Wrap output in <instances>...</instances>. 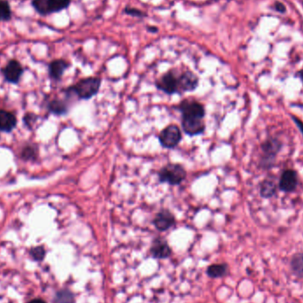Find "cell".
<instances>
[{"label": "cell", "mask_w": 303, "mask_h": 303, "mask_svg": "<svg viewBox=\"0 0 303 303\" xmlns=\"http://www.w3.org/2000/svg\"><path fill=\"white\" fill-rule=\"evenodd\" d=\"M17 119L10 112L0 109V131L10 132L16 126Z\"/></svg>", "instance_id": "cell-13"}, {"label": "cell", "mask_w": 303, "mask_h": 303, "mask_svg": "<svg viewBox=\"0 0 303 303\" xmlns=\"http://www.w3.org/2000/svg\"><path fill=\"white\" fill-rule=\"evenodd\" d=\"M101 79L98 77H87L80 80L78 83L68 89V92L74 93L81 99H90L99 91Z\"/></svg>", "instance_id": "cell-1"}, {"label": "cell", "mask_w": 303, "mask_h": 303, "mask_svg": "<svg viewBox=\"0 0 303 303\" xmlns=\"http://www.w3.org/2000/svg\"><path fill=\"white\" fill-rule=\"evenodd\" d=\"M282 148V143L276 137L268 138L262 145L263 155L260 161V166L264 170H269L274 166L277 155Z\"/></svg>", "instance_id": "cell-2"}, {"label": "cell", "mask_w": 303, "mask_h": 303, "mask_svg": "<svg viewBox=\"0 0 303 303\" xmlns=\"http://www.w3.org/2000/svg\"><path fill=\"white\" fill-rule=\"evenodd\" d=\"M30 254H31L32 257H33L35 260H37V261H41V260L44 259L45 251H44L43 246H37V247H35V248L31 250Z\"/></svg>", "instance_id": "cell-23"}, {"label": "cell", "mask_w": 303, "mask_h": 303, "mask_svg": "<svg viewBox=\"0 0 303 303\" xmlns=\"http://www.w3.org/2000/svg\"><path fill=\"white\" fill-rule=\"evenodd\" d=\"M227 269L226 264H214L208 267L207 273L210 278H221L227 273Z\"/></svg>", "instance_id": "cell-17"}, {"label": "cell", "mask_w": 303, "mask_h": 303, "mask_svg": "<svg viewBox=\"0 0 303 303\" xmlns=\"http://www.w3.org/2000/svg\"><path fill=\"white\" fill-rule=\"evenodd\" d=\"M292 119H293L294 123L296 124V126L299 128L300 132H302V134L303 135V122H302L298 117H296V116H294V115L292 116Z\"/></svg>", "instance_id": "cell-27"}, {"label": "cell", "mask_w": 303, "mask_h": 303, "mask_svg": "<svg viewBox=\"0 0 303 303\" xmlns=\"http://www.w3.org/2000/svg\"><path fill=\"white\" fill-rule=\"evenodd\" d=\"M12 17L10 5L6 0H0V21H7Z\"/></svg>", "instance_id": "cell-20"}, {"label": "cell", "mask_w": 303, "mask_h": 303, "mask_svg": "<svg viewBox=\"0 0 303 303\" xmlns=\"http://www.w3.org/2000/svg\"><path fill=\"white\" fill-rule=\"evenodd\" d=\"M69 66V64L63 59L54 60L49 66L50 76L54 80H59Z\"/></svg>", "instance_id": "cell-14"}, {"label": "cell", "mask_w": 303, "mask_h": 303, "mask_svg": "<svg viewBox=\"0 0 303 303\" xmlns=\"http://www.w3.org/2000/svg\"><path fill=\"white\" fill-rule=\"evenodd\" d=\"M151 254L157 259H165L171 254V248L166 240L157 238L152 241L151 246Z\"/></svg>", "instance_id": "cell-11"}, {"label": "cell", "mask_w": 303, "mask_h": 303, "mask_svg": "<svg viewBox=\"0 0 303 303\" xmlns=\"http://www.w3.org/2000/svg\"><path fill=\"white\" fill-rule=\"evenodd\" d=\"M29 303H46L45 302H44L43 300H40V299H37V300H33V301H31Z\"/></svg>", "instance_id": "cell-28"}, {"label": "cell", "mask_w": 303, "mask_h": 303, "mask_svg": "<svg viewBox=\"0 0 303 303\" xmlns=\"http://www.w3.org/2000/svg\"><path fill=\"white\" fill-rule=\"evenodd\" d=\"M32 5L40 15H49L47 7V0H32Z\"/></svg>", "instance_id": "cell-22"}, {"label": "cell", "mask_w": 303, "mask_h": 303, "mask_svg": "<svg viewBox=\"0 0 303 303\" xmlns=\"http://www.w3.org/2000/svg\"><path fill=\"white\" fill-rule=\"evenodd\" d=\"M183 131L189 136H197L205 131V123L200 118L182 117Z\"/></svg>", "instance_id": "cell-7"}, {"label": "cell", "mask_w": 303, "mask_h": 303, "mask_svg": "<svg viewBox=\"0 0 303 303\" xmlns=\"http://www.w3.org/2000/svg\"><path fill=\"white\" fill-rule=\"evenodd\" d=\"M182 135L178 126L171 124L162 130L159 135V141L162 147L168 149H172L180 143Z\"/></svg>", "instance_id": "cell-4"}, {"label": "cell", "mask_w": 303, "mask_h": 303, "mask_svg": "<svg viewBox=\"0 0 303 303\" xmlns=\"http://www.w3.org/2000/svg\"><path fill=\"white\" fill-rule=\"evenodd\" d=\"M71 1L70 0H47L48 13H58L69 7Z\"/></svg>", "instance_id": "cell-16"}, {"label": "cell", "mask_w": 303, "mask_h": 303, "mask_svg": "<svg viewBox=\"0 0 303 303\" xmlns=\"http://www.w3.org/2000/svg\"><path fill=\"white\" fill-rule=\"evenodd\" d=\"M260 193L261 196L265 199H269L273 197L276 193V184L273 180H270L269 178L264 179L263 183L261 184L260 188Z\"/></svg>", "instance_id": "cell-15"}, {"label": "cell", "mask_w": 303, "mask_h": 303, "mask_svg": "<svg viewBox=\"0 0 303 303\" xmlns=\"http://www.w3.org/2000/svg\"><path fill=\"white\" fill-rule=\"evenodd\" d=\"M274 7H275L276 11L280 13V14H284V13L286 12V7H285V5H284L283 3L279 2V1L275 2Z\"/></svg>", "instance_id": "cell-26"}, {"label": "cell", "mask_w": 303, "mask_h": 303, "mask_svg": "<svg viewBox=\"0 0 303 303\" xmlns=\"http://www.w3.org/2000/svg\"><path fill=\"white\" fill-rule=\"evenodd\" d=\"M176 224V218L169 210L160 211L153 219V225L157 230L165 231L170 229Z\"/></svg>", "instance_id": "cell-9"}, {"label": "cell", "mask_w": 303, "mask_h": 303, "mask_svg": "<svg viewBox=\"0 0 303 303\" xmlns=\"http://www.w3.org/2000/svg\"><path fill=\"white\" fill-rule=\"evenodd\" d=\"M148 30L152 31V32H157L158 29H157L156 27H149Z\"/></svg>", "instance_id": "cell-30"}, {"label": "cell", "mask_w": 303, "mask_h": 303, "mask_svg": "<svg viewBox=\"0 0 303 303\" xmlns=\"http://www.w3.org/2000/svg\"><path fill=\"white\" fill-rule=\"evenodd\" d=\"M291 267L294 273L298 277L303 278V254H296L293 255L291 261Z\"/></svg>", "instance_id": "cell-18"}, {"label": "cell", "mask_w": 303, "mask_h": 303, "mask_svg": "<svg viewBox=\"0 0 303 303\" xmlns=\"http://www.w3.org/2000/svg\"><path fill=\"white\" fill-rule=\"evenodd\" d=\"M49 109L51 112L57 115H62L68 112L67 104L59 99H55L50 103Z\"/></svg>", "instance_id": "cell-19"}, {"label": "cell", "mask_w": 303, "mask_h": 303, "mask_svg": "<svg viewBox=\"0 0 303 303\" xmlns=\"http://www.w3.org/2000/svg\"><path fill=\"white\" fill-rule=\"evenodd\" d=\"M57 303H74V295L68 290H63L57 293L56 296Z\"/></svg>", "instance_id": "cell-21"}, {"label": "cell", "mask_w": 303, "mask_h": 303, "mask_svg": "<svg viewBox=\"0 0 303 303\" xmlns=\"http://www.w3.org/2000/svg\"><path fill=\"white\" fill-rule=\"evenodd\" d=\"M178 76H176L174 70H170L168 73L163 75L161 78L156 82L157 89L162 91L163 93L169 95H173L179 93V84H178Z\"/></svg>", "instance_id": "cell-5"}, {"label": "cell", "mask_w": 303, "mask_h": 303, "mask_svg": "<svg viewBox=\"0 0 303 303\" xmlns=\"http://www.w3.org/2000/svg\"><path fill=\"white\" fill-rule=\"evenodd\" d=\"M159 180L170 186H179L186 179V171L180 164H168L159 171Z\"/></svg>", "instance_id": "cell-3"}, {"label": "cell", "mask_w": 303, "mask_h": 303, "mask_svg": "<svg viewBox=\"0 0 303 303\" xmlns=\"http://www.w3.org/2000/svg\"><path fill=\"white\" fill-rule=\"evenodd\" d=\"M179 92H191L199 85V78L191 71H186L178 76Z\"/></svg>", "instance_id": "cell-10"}, {"label": "cell", "mask_w": 303, "mask_h": 303, "mask_svg": "<svg viewBox=\"0 0 303 303\" xmlns=\"http://www.w3.org/2000/svg\"><path fill=\"white\" fill-rule=\"evenodd\" d=\"M21 156L24 160H31L36 157V151L34 147H25L21 153Z\"/></svg>", "instance_id": "cell-24"}, {"label": "cell", "mask_w": 303, "mask_h": 303, "mask_svg": "<svg viewBox=\"0 0 303 303\" xmlns=\"http://www.w3.org/2000/svg\"><path fill=\"white\" fill-rule=\"evenodd\" d=\"M297 75H298L299 77H300V78H301V80H302V81H303V69H302V70H300L298 73H297Z\"/></svg>", "instance_id": "cell-29"}, {"label": "cell", "mask_w": 303, "mask_h": 303, "mask_svg": "<svg viewBox=\"0 0 303 303\" xmlns=\"http://www.w3.org/2000/svg\"><path fill=\"white\" fill-rule=\"evenodd\" d=\"M22 71L23 70L20 64L17 60L13 59L9 61V63L7 64L5 69H3V74L7 82L16 83L20 80Z\"/></svg>", "instance_id": "cell-12"}, {"label": "cell", "mask_w": 303, "mask_h": 303, "mask_svg": "<svg viewBox=\"0 0 303 303\" xmlns=\"http://www.w3.org/2000/svg\"><path fill=\"white\" fill-rule=\"evenodd\" d=\"M182 113V117L200 118L203 119L205 116V108L201 103L197 101L184 100L178 107Z\"/></svg>", "instance_id": "cell-6"}, {"label": "cell", "mask_w": 303, "mask_h": 303, "mask_svg": "<svg viewBox=\"0 0 303 303\" xmlns=\"http://www.w3.org/2000/svg\"><path fill=\"white\" fill-rule=\"evenodd\" d=\"M298 185L297 173L293 170H286L282 173L279 179V188L284 192H292L296 190Z\"/></svg>", "instance_id": "cell-8"}, {"label": "cell", "mask_w": 303, "mask_h": 303, "mask_svg": "<svg viewBox=\"0 0 303 303\" xmlns=\"http://www.w3.org/2000/svg\"><path fill=\"white\" fill-rule=\"evenodd\" d=\"M124 13L126 15H132L134 17H144L146 16V14L143 13L142 11L138 10L137 8H133V7H126L124 9Z\"/></svg>", "instance_id": "cell-25"}]
</instances>
